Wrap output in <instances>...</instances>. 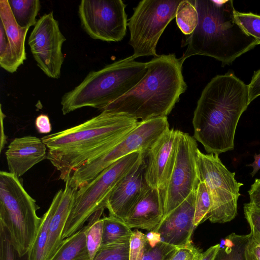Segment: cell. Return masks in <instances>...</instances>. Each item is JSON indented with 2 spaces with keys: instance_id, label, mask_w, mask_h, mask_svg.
Instances as JSON below:
<instances>
[{
  "instance_id": "cell-1",
  "label": "cell",
  "mask_w": 260,
  "mask_h": 260,
  "mask_svg": "<svg viewBox=\"0 0 260 260\" xmlns=\"http://www.w3.org/2000/svg\"><path fill=\"white\" fill-rule=\"evenodd\" d=\"M139 121L121 113L104 110L98 115L41 138L47 159L64 182L73 172L121 142Z\"/></svg>"
},
{
  "instance_id": "cell-2",
  "label": "cell",
  "mask_w": 260,
  "mask_h": 260,
  "mask_svg": "<svg viewBox=\"0 0 260 260\" xmlns=\"http://www.w3.org/2000/svg\"><path fill=\"white\" fill-rule=\"evenodd\" d=\"M249 105L247 85L232 73L215 76L198 101L193 138L208 153L233 150L237 124Z\"/></svg>"
},
{
  "instance_id": "cell-3",
  "label": "cell",
  "mask_w": 260,
  "mask_h": 260,
  "mask_svg": "<svg viewBox=\"0 0 260 260\" xmlns=\"http://www.w3.org/2000/svg\"><path fill=\"white\" fill-rule=\"evenodd\" d=\"M198 23L193 32L185 36L181 47L187 46L179 58L183 64L197 55L214 58L222 66L259 45L236 21L233 1L193 0Z\"/></svg>"
},
{
  "instance_id": "cell-4",
  "label": "cell",
  "mask_w": 260,
  "mask_h": 260,
  "mask_svg": "<svg viewBox=\"0 0 260 260\" xmlns=\"http://www.w3.org/2000/svg\"><path fill=\"white\" fill-rule=\"evenodd\" d=\"M182 64L175 54L153 57L147 62L148 71L142 80L103 111L123 113L141 121L167 117L187 88Z\"/></svg>"
},
{
  "instance_id": "cell-5",
  "label": "cell",
  "mask_w": 260,
  "mask_h": 260,
  "mask_svg": "<svg viewBox=\"0 0 260 260\" xmlns=\"http://www.w3.org/2000/svg\"><path fill=\"white\" fill-rule=\"evenodd\" d=\"M148 71L147 62L131 56L90 72L81 82L61 99L63 115L89 107L102 111L135 87Z\"/></svg>"
},
{
  "instance_id": "cell-6",
  "label": "cell",
  "mask_w": 260,
  "mask_h": 260,
  "mask_svg": "<svg viewBox=\"0 0 260 260\" xmlns=\"http://www.w3.org/2000/svg\"><path fill=\"white\" fill-rule=\"evenodd\" d=\"M39 208L19 178L1 171L0 223L21 256L28 253L37 234L42 218L37 214Z\"/></svg>"
},
{
  "instance_id": "cell-7",
  "label": "cell",
  "mask_w": 260,
  "mask_h": 260,
  "mask_svg": "<svg viewBox=\"0 0 260 260\" xmlns=\"http://www.w3.org/2000/svg\"><path fill=\"white\" fill-rule=\"evenodd\" d=\"M144 152L136 151L125 156L77 190L62 233L63 240L81 230L96 211L106 208L113 190Z\"/></svg>"
},
{
  "instance_id": "cell-8",
  "label": "cell",
  "mask_w": 260,
  "mask_h": 260,
  "mask_svg": "<svg viewBox=\"0 0 260 260\" xmlns=\"http://www.w3.org/2000/svg\"><path fill=\"white\" fill-rule=\"evenodd\" d=\"M196 163L199 180L205 183L211 198L209 220L219 223L231 221L237 214V202L243 184L236 180L235 173L225 167L218 154H205L198 149Z\"/></svg>"
},
{
  "instance_id": "cell-9",
  "label": "cell",
  "mask_w": 260,
  "mask_h": 260,
  "mask_svg": "<svg viewBox=\"0 0 260 260\" xmlns=\"http://www.w3.org/2000/svg\"><path fill=\"white\" fill-rule=\"evenodd\" d=\"M169 129L167 117L139 121L118 144L73 172L69 179L71 185L78 189L125 156L136 151L146 152L156 140Z\"/></svg>"
},
{
  "instance_id": "cell-10",
  "label": "cell",
  "mask_w": 260,
  "mask_h": 260,
  "mask_svg": "<svg viewBox=\"0 0 260 260\" xmlns=\"http://www.w3.org/2000/svg\"><path fill=\"white\" fill-rule=\"evenodd\" d=\"M182 0H143L134 8L128 19L129 44L134 49L133 59L147 56L155 57L156 46L167 25L176 17Z\"/></svg>"
},
{
  "instance_id": "cell-11",
  "label": "cell",
  "mask_w": 260,
  "mask_h": 260,
  "mask_svg": "<svg viewBox=\"0 0 260 260\" xmlns=\"http://www.w3.org/2000/svg\"><path fill=\"white\" fill-rule=\"evenodd\" d=\"M125 7L122 0H82L78 10L81 27L93 39L121 41L127 26Z\"/></svg>"
},
{
  "instance_id": "cell-12",
  "label": "cell",
  "mask_w": 260,
  "mask_h": 260,
  "mask_svg": "<svg viewBox=\"0 0 260 260\" xmlns=\"http://www.w3.org/2000/svg\"><path fill=\"white\" fill-rule=\"evenodd\" d=\"M198 149L196 139L180 131L174 165L162 195L163 219L197 188L200 182L196 163Z\"/></svg>"
},
{
  "instance_id": "cell-13",
  "label": "cell",
  "mask_w": 260,
  "mask_h": 260,
  "mask_svg": "<svg viewBox=\"0 0 260 260\" xmlns=\"http://www.w3.org/2000/svg\"><path fill=\"white\" fill-rule=\"evenodd\" d=\"M66 41L53 12L37 20L30 32L28 44L31 54L38 67L49 78L60 77L64 60L62 47Z\"/></svg>"
},
{
  "instance_id": "cell-14",
  "label": "cell",
  "mask_w": 260,
  "mask_h": 260,
  "mask_svg": "<svg viewBox=\"0 0 260 260\" xmlns=\"http://www.w3.org/2000/svg\"><path fill=\"white\" fill-rule=\"evenodd\" d=\"M180 131L169 129L145 153L146 180L163 195L174 165Z\"/></svg>"
},
{
  "instance_id": "cell-15",
  "label": "cell",
  "mask_w": 260,
  "mask_h": 260,
  "mask_svg": "<svg viewBox=\"0 0 260 260\" xmlns=\"http://www.w3.org/2000/svg\"><path fill=\"white\" fill-rule=\"evenodd\" d=\"M145 153L110 194L106 206L109 215L125 221L134 205L150 188L146 180Z\"/></svg>"
},
{
  "instance_id": "cell-16",
  "label": "cell",
  "mask_w": 260,
  "mask_h": 260,
  "mask_svg": "<svg viewBox=\"0 0 260 260\" xmlns=\"http://www.w3.org/2000/svg\"><path fill=\"white\" fill-rule=\"evenodd\" d=\"M196 190L191 192L153 231L160 234L161 241L178 247L191 242V237L195 228L194 217Z\"/></svg>"
},
{
  "instance_id": "cell-17",
  "label": "cell",
  "mask_w": 260,
  "mask_h": 260,
  "mask_svg": "<svg viewBox=\"0 0 260 260\" xmlns=\"http://www.w3.org/2000/svg\"><path fill=\"white\" fill-rule=\"evenodd\" d=\"M47 148L41 139L35 136L14 139L6 152L9 172L20 178L35 165L47 158Z\"/></svg>"
},
{
  "instance_id": "cell-18",
  "label": "cell",
  "mask_w": 260,
  "mask_h": 260,
  "mask_svg": "<svg viewBox=\"0 0 260 260\" xmlns=\"http://www.w3.org/2000/svg\"><path fill=\"white\" fill-rule=\"evenodd\" d=\"M164 215L162 192L150 188L137 201L131 211L126 223L132 228L153 231Z\"/></svg>"
},
{
  "instance_id": "cell-19",
  "label": "cell",
  "mask_w": 260,
  "mask_h": 260,
  "mask_svg": "<svg viewBox=\"0 0 260 260\" xmlns=\"http://www.w3.org/2000/svg\"><path fill=\"white\" fill-rule=\"evenodd\" d=\"M77 190L70 184L68 179L65 182L61 198L50 222L45 260L51 258L63 241L62 233Z\"/></svg>"
},
{
  "instance_id": "cell-20",
  "label": "cell",
  "mask_w": 260,
  "mask_h": 260,
  "mask_svg": "<svg viewBox=\"0 0 260 260\" xmlns=\"http://www.w3.org/2000/svg\"><path fill=\"white\" fill-rule=\"evenodd\" d=\"M0 18L11 50L21 66L26 59L25 41L29 28L17 24L8 0H0Z\"/></svg>"
},
{
  "instance_id": "cell-21",
  "label": "cell",
  "mask_w": 260,
  "mask_h": 260,
  "mask_svg": "<svg viewBox=\"0 0 260 260\" xmlns=\"http://www.w3.org/2000/svg\"><path fill=\"white\" fill-rule=\"evenodd\" d=\"M63 189H59L55 194L47 210L41 217V221L36 238L28 252V260H45L49 224L61 198Z\"/></svg>"
},
{
  "instance_id": "cell-22",
  "label": "cell",
  "mask_w": 260,
  "mask_h": 260,
  "mask_svg": "<svg viewBox=\"0 0 260 260\" xmlns=\"http://www.w3.org/2000/svg\"><path fill=\"white\" fill-rule=\"evenodd\" d=\"M86 256H88V254L84 226L64 239L50 260H79Z\"/></svg>"
},
{
  "instance_id": "cell-23",
  "label": "cell",
  "mask_w": 260,
  "mask_h": 260,
  "mask_svg": "<svg viewBox=\"0 0 260 260\" xmlns=\"http://www.w3.org/2000/svg\"><path fill=\"white\" fill-rule=\"evenodd\" d=\"M13 16L22 27L34 26L41 5L39 0H8Z\"/></svg>"
},
{
  "instance_id": "cell-24",
  "label": "cell",
  "mask_w": 260,
  "mask_h": 260,
  "mask_svg": "<svg viewBox=\"0 0 260 260\" xmlns=\"http://www.w3.org/2000/svg\"><path fill=\"white\" fill-rule=\"evenodd\" d=\"M101 246L129 241L133 231L126 222L109 215L104 217Z\"/></svg>"
},
{
  "instance_id": "cell-25",
  "label": "cell",
  "mask_w": 260,
  "mask_h": 260,
  "mask_svg": "<svg viewBox=\"0 0 260 260\" xmlns=\"http://www.w3.org/2000/svg\"><path fill=\"white\" fill-rule=\"evenodd\" d=\"M249 237L232 233L220 244L214 260H246L245 249Z\"/></svg>"
},
{
  "instance_id": "cell-26",
  "label": "cell",
  "mask_w": 260,
  "mask_h": 260,
  "mask_svg": "<svg viewBox=\"0 0 260 260\" xmlns=\"http://www.w3.org/2000/svg\"><path fill=\"white\" fill-rule=\"evenodd\" d=\"M104 209H101L94 213L89 219L85 226L86 241L89 260H93L97 252L101 247L103 220L101 216Z\"/></svg>"
},
{
  "instance_id": "cell-27",
  "label": "cell",
  "mask_w": 260,
  "mask_h": 260,
  "mask_svg": "<svg viewBox=\"0 0 260 260\" xmlns=\"http://www.w3.org/2000/svg\"><path fill=\"white\" fill-rule=\"evenodd\" d=\"M175 17L177 25L181 32L185 36L191 34L199 21L193 0H182L178 6Z\"/></svg>"
},
{
  "instance_id": "cell-28",
  "label": "cell",
  "mask_w": 260,
  "mask_h": 260,
  "mask_svg": "<svg viewBox=\"0 0 260 260\" xmlns=\"http://www.w3.org/2000/svg\"><path fill=\"white\" fill-rule=\"evenodd\" d=\"M212 201L207 187L204 181H200L196 190L194 225L195 228L209 218Z\"/></svg>"
},
{
  "instance_id": "cell-29",
  "label": "cell",
  "mask_w": 260,
  "mask_h": 260,
  "mask_svg": "<svg viewBox=\"0 0 260 260\" xmlns=\"http://www.w3.org/2000/svg\"><path fill=\"white\" fill-rule=\"evenodd\" d=\"M129 240L101 246L93 260H129Z\"/></svg>"
},
{
  "instance_id": "cell-30",
  "label": "cell",
  "mask_w": 260,
  "mask_h": 260,
  "mask_svg": "<svg viewBox=\"0 0 260 260\" xmlns=\"http://www.w3.org/2000/svg\"><path fill=\"white\" fill-rule=\"evenodd\" d=\"M0 66L10 73L16 72L20 66L11 50L4 27L1 23Z\"/></svg>"
},
{
  "instance_id": "cell-31",
  "label": "cell",
  "mask_w": 260,
  "mask_h": 260,
  "mask_svg": "<svg viewBox=\"0 0 260 260\" xmlns=\"http://www.w3.org/2000/svg\"><path fill=\"white\" fill-rule=\"evenodd\" d=\"M235 19L243 30L249 36L254 38L260 44V15L235 11Z\"/></svg>"
},
{
  "instance_id": "cell-32",
  "label": "cell",
  "mask_w": 260,
  "mask_h": 260,
  "mask_svg": "<svg viewBox=\"0 0 260 260\" xmlns=\"http://www.w3.org/2000/svg\"><path fill=\"white\" fill-rule=\"evenodd\" d=\"M0 260H28V253L21 256L13 245L6 227L0 223Z\"/></svg>"
},
{
  "instance_id": "cell-33",
  "label": "cell",
  "mask_w": 260,
  "mask_h": 260,
  "mask_svg": "<svg viewBox=\"0 0 260 260\" xmlns=\"http://www.w3.org/2000/svg\"><path fill=\"white\" fill-rule=\"evenodd\" d=\"M178 248L163 241L153 247L148 244L140 260H168Z\"/></svg>"
},
{
  "instance_id": "cell-34",
  "label": "cell",
  "mask_w": 260,
  "mask_h": 260,
  "mask_svg": "<svg viewBox=\"0 0 260 260\" xmlns=\"http://www.w3.org/2000/svg\"><path fill=\"white\" fill-rule=\"evenodd\" d=\"M245 218L250 228V235L255 240L260 242V207L250 203L243 207Z\"/></svg>"
},
{
  "instance_id": "cell-35",
  "label": "cell",
  "mask_w": 260,
  "mask_h": 260,
  "mask_svg": "<svg viewBox=\"0 0 260 260\" xmlns=\"http://www.w3.org/2000/svg\"><path fill=\"white\" fill-rule=\"evenodd\" d=\"M148 244L146 235L134 230L129 240V260H140Z\"/></svg>"
},
{
  "instance_id": "cell-36",
  "label": "cell",
  "mask_w": 260,
  "mask_h": 260,
  "mask_svg": "<svg viewBox=\"0 0 260 260\" xmlns=\"http://www.w3.org/2000/svg\"><path fill=\"white\" fill-rule=\"evenodd\" d=\"M203 253L191 241L178 247L168 260H201Z\"/></svg>"
},
{
  "instance_id": "cell-37",
  "label": "cell",
  "mask_w": 260,
  "mask_h": 260,
  "mask_svg": "<svg viewBox=\"0 0 260 260\" xmlns=\"http://www.w3.org/2000/svg\"><path fill=\"white\" fill-rule=\"evenodd\" d=\"M249 104L260 95V69L255 72L251 82L248 85Z\"/></svg>"
},
{
  "instance_id": "cell-38",
  "label": "cell",
  "mask_w": 260,
  "mask_h": 260,
  "mask_svg": "<svg viewBox=\"0 0 260 260\" xmlns=\"http://www.w3.org/2000/svg\"><path fill=\"white\" fill-rule=\"evenodd\" d=\"M35 126L38 132L41 134H47L52 130L49 118L45 114H41L36 118Z\"/></svg>"
},
{
  "instance_id": "cell-39",
  "label": "cell",
  "mask_w": 260,
  "mask_h": 260,
  "mask_svg": "<svg viewBox=\"0 0 260 260\" xmlns=\"http://www.w3.org/2000/svg\"><path fill=\"white\" fill-rule=\"evenodd\" d=\"M248 193L250 203L260 207V178L255 179Z\"/></svg>"
},
{
  "instance_id": "cell-40",
  "label": "cell",
  "mask_w": 260,
  "mask_h": 260,
  "mask_svg": "<svg viewBox=\"0 0 260 260\" xmlns=\"http://www.w3.org/2000/svg\"><path fill=\"white\" fill-rule=\"evenodd\" d=\"M219 248L220 244H217L210 247L203 253L201 260H214Z\"/></svg>"
},
{
  "instance_id": "cell-41",
  "label": "cell",
  "mask_w": 260,
  "mask_h": 260,
  "mask_svg": "<svg viewBox=\"0 0 260 260\" xmlns=\"http://www.w3.org/2000/svg\"><path fill=\"white\" fill-rule=\"evenodd\" d=\"M148 243L151 247H154L157 243L161 241L160 234L155 231H150L146 235Z\"/></svg>"
},
{
  "instance_id": "cell-42",
  "label": "cell",
  "mask_w": 260,
  "mask_h": 260,
  "mask_svg": "<svg viewBox=\"0 0 260 260\" xmlns=\"http://www.w3.org/2000/svg\"><path fill=\"white\" fill-rule=\"evenodd\" d=\"M246 166L253 168V171L250 173V175L252 177H253L260 170V151L259 154L255 153L254 155V161Z\"/></svg>"
},
{
  "instance_id": "cell-43",
  "label": "cell",
  "mask_w": 260,
  "mask_h": 260,
  "mask_svg": "<svg viewBox=\"0 0 260 260\" xmlns=\"http://www.w3.org/2000/svg\"><path fill=\"white\" fill-rule=\"evenodd\" d=\"M1 105V152L3 149L6 142V136L4 132V119L5 117V114L3 112Z\"/></svg>"
},
{
  "instance_id": "cell-44",
  "label": "cell",
  "mask_w": 260,
  "mask_h": 260,
  "mask_svg": "<svg viewBox=\"0 0 260 260\" xmlns=\"http://www.w3.org/2000/svg\"><path fill=\"white\" fill-rule=\"evenodd\" d=\"M79 260H89V258L88 256H86L80 259Z\"/></svg>"
}]
</instances>
